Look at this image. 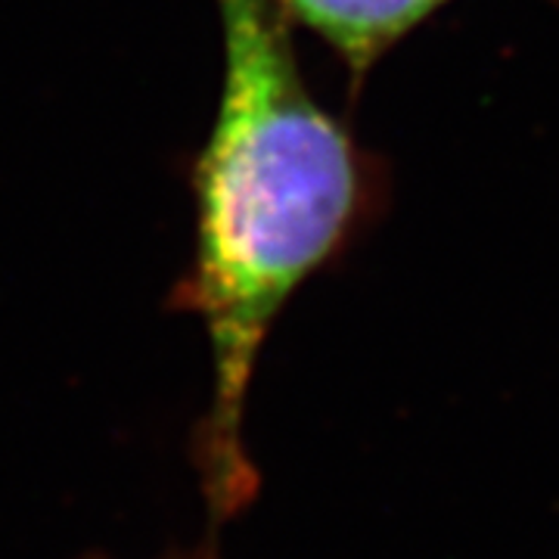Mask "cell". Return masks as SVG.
<instances>
[{
  "label": "cell",
  "instance_id": "6da1fadb",
  "mask_svg": "<svg viewBox=\"0 0 559 559\" xmlns=\"http://www.w3.org/2000/svg\"><path fill=\"white\" fill-rule=\"evenodd\" d=\"M224 87L197 162V255L175 308L212 348V401L197 429L209 525L255 498L242 444L255 360L280 308L340 246L358 205L352 140L305 87L274 0H218Z\"/></svg>",
  "mask_w": 559,
  "mask_h": 559
},
{
  "label": "cell",
  "instance_id": "7a4b0ae2",
  "mask_svg": "<svg viewBox=\"0 0 559 559\" xmlns=\"http://www.w3.org/2000/svg\"><path fill=\"white\" fill-rule=\"evenodd\" d=\"M286 20L326 40L360 79L382 53L448 0H274Z\"/></svg>",
  "mask_w": 559,
  "mask_h": 559
},
{
  "label": "cell",
  "instance_id": "3957f363",
  "mask_svg": "<svg viewBox=\"0 0 559 559\" xmlns=\"http://www.w3.org/2000/svg\"><path fill=\"white\" fill-rule=\"evenodd\" d=\"M165 559H218L215 557V544H205L197 550H178V554H168Z\"/></svg>",
  "mask_w": 559,
  "mask_h": 559
},
{
  "label": "cell",
  "instance_id": "277c9868",
  "mask_svg": "<svg viewBox=\"0 0 559 559\" xmlns=\"http://www.w3.org/2000/svg\"><path fill=\"white\" fill-rule=\"evenodd\" d=\"M84 559H106V557H100V554H87V557Z\"/></svg>",
  "mask_w": 559,
  "mask_h": 559
}]
</instances>
